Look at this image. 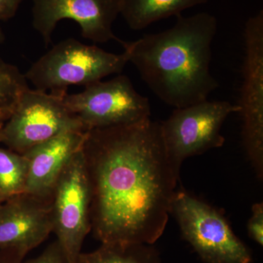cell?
<instances>
[{
    "mask_svg": "<svg viewBox=\"0 0 263 263\" xmlns=\"http://www.w3.org/2000/svg\"><path fill=\"white\" fill-rule=\"evenodd\" d=\"M26 0H0V21H7L15 16L19 7Z\"/></svg>",
    "mask_w": 263,
    "mask_h": 263,
    "instance_id": "obj_20",
    "label": "cell"
},
{
    "mask_svg": "<svg viewBox=\"0 0 263 263\" xmlns=\"http://www.w3.org/2000/svg\"><path fill=\"white\" fill-rule=\"evenodd\" d=\"M11 110H3V109H0V129L3 127V124L5 122L8 120V118L10 117V114H11Z\"/></svg>",
    "mask_w": 263,
    "mask_h": 263,
    "instance_id": "obj_21",
    "label": "cell"
},
{
    "mask_svg": "<svg viewBox=\"0 0 263 263\" xmlns=\"http://www.w3.org/2000/svg\"><path fill=\"white\" fill-rule=\"evenodd\" d=\"M22 263H71L62 246L57 240L48 246L35 258Z\"/></svg>",
    "mask_w": 263,
    "mask_h": 263,
    "instance_id": "obj_18",
    "label": "cell"
},
{
    "mask_svg": "<svg viewBox=\"0 0 263 263\" xmlns=\"http://www.w3.org/2000/svg\"><path fill=\"white\" fill-rule=\"evenodd\" d=\"M245 56L238 105L246 155L259 179L263 178V11L250 17L243 32Z\"/></svg>",
    "mask_w": 263,
    "mask_h": 263,
    "instance_id": "obj_9",
    "label": "cell"
},
{
    "mask_svg": "<svg viewBox=\"0 0 263 263\" xmlns=\"http://www.w3.org/2000/svg\"><path fill=\"white\" fill-rule=\"evenodd\" d=\"M32 25L46 46L51 42L57 24L64 19L74 21L81 35L94 43L117 41L113 24L120 14V0H32Z\"/></svg>",
    "mask_w": 263,
    "mask_h": 263,
    "instance_id": "obj_10",
    "label": "cell"
},
{
    "mask_svg": "<svg viewBox=\"0 0 263 263\" xmlns=\"http://www.w3.org/2000/svg\"><path fill=\"white\" fill-rule=\"evenodd\" d=\"M52 230L51 201L23 193L0 205V249L18 248L28 253Z\"/></svg>",
    "mask_w": 263,
    "mask_h": 263,
    "instance_id": "obj_11",
    "label": "cell"
},
{
    "mask_svg": "<svg viewBox=\"0 0 263 263\" xmlns=\"http://www.w3.org/2000/svg\"><path fill=\"white\" fill-rule=\"evenodd\" d=\"M91 189V231L105 243L155 245L163 234L180 175L160 122L86 132L82 148Z\"/></svg>",
    "mask_w": 263,
    "mask_h": 263,
    "instance_id": "obj_1",
    "label": "cell"
},
{
    "mask_svg": "<svg viewBox=\"0 0 263 263\" xmlns=\"http://www.w3.org/2000/svg\"><path fill=\"white\" fill-rule=\"evenodd\" d=\"M4 40V34H3V30H2L1 27H0V46H1L2 43H3ZM6 64L7 63H5V62L3 61V60H2L1 57H0V67H3V66H5V65H6Z\"/></svg>",
    "mask_w": 263,
    "mask_h": 263,
    "instance_id": "obj_22",
    "label": "cell"
},
{
    "mask_svg": "<svg viewBox=\"0 0 263 263\" xmlns=\"http://www.w3.org/2000/svg\"><path fill=\"white\" fill-rule=\"evenodd\" d=\"M27 254L18 248L0 249V263H22Z\"/></svg>",
    "mask_w": 263,
    "mask_h": 263,
    "instance_id": "obj_19",
    "label": "cell"
},
{
    "mask_svg": "<svg viewBox=\"0 0 263 263\" xmlns=\"http://www.w3.org/2000/svg\"><path fill=\"white\" fill-rule=\"evenodd\" d=\"M29 89L24 74L14 65L0 67V109L13 110L24 91Z\"/></svg>",
    "mask_w": 263,
    "mask_h": 263,
    "instance_id": "obj_16",
    "label": "cell"
},
{
    "mask_svg": "<svg viewBox=\"0 0 263 263\" xmlns=\"http://www.w3.org/2000/svg\"><path fill=\"white\" fill-rule=\"evenodd\" d=\"M90 208L91 189L81 149L62 171L51 197L52 232L71 263H76L91 231Z\"/></svg>",
    "mask_w": 263,
    "mask_h": 263,
    "instance_id": "obj_8",
    "label": "cell"
},
{
    "mask_svg": "<svg viewBox=\"0 0 263 263\" xmlns=\"http://www.w3.org/2000/svg\"><path fill=\"white\" fill-rule=\"evenodd\" d=\"M28 170L25 156L0 147V195L4 201L24 193Z\"/></svg>",
    "mask_w": 263,
    "mask_h": 263,
    "instance_id": "obj_15",
    "label": "cell"
},
{
    "mask_svg": "<svg viewBox=\"0 0 263 263\" xmlns=\"http://www.w3.org/2000/svg\"><path fill=\"white\" fill-rule=\"evenodd\" d=\"M62 100L86 131L130 125L151 117L149 100L140 95L124 75L97 81L77 94L67 93Z\"/></svg>",
    "mask_w": 263,
    "mask_h": 263,
    "instance_id": "obj_7",
    "label": "cell"
},
{
    "mask_svg": "<svg viewBox=\"0 0 263 263\" xmlns=\"http://www.w3.org/2000/svg\"><path fill=\"white\" fill-rule=\"evenodd\" d=\"M86 132H65L24 154L29 161L24 193L51 201L57 180L69 161L82 148Z\"/></svg>",
    "mask_w": 263,
    "mask_h": 263,
    "instance_id": "obj_12",
    "label": "cell"
},
{
    "mask_svg": "<svg viewBox=\"0 0 263 263\" xmlns=\"http://www.w3.org/2000/svg\"><path fill=\"white\" fill-rule=\"evenodd\" d=\"M176 17L171 28L122 45L154 94L180 108L205 101L219 87L210 69L217 20L205 12Z\"/></svg>",
    "mask_w": 263,
    "mask_h": 263,
    "instance_id": "obj_2",
    "label": "cell"
},
{
    "mask_svg": "<svg viewBox=\"0 0 263 263\" xmlns=\"http://www.w3.org/2000/svg\"><path fill=\"white\" fill-rule=\"evenodd\" d=\"M76 263H161V257L154 245L105 243L93 252H81Z\"/></svg>",
    "mask_w": 263,
    "mask_h": 263,
    "instance_id": "obj_14",
    "label": "cell"
},
{
    "mask_svg": "<svg viewBox=\"0 0 263 263\" xmlns=\"http://www.w3.org/2000/svg\"><path fill=\"white\" fill-rule=\"evenodd\" d=\"M239 110L238 104L206 100L175 108L168 119L160 122L164 148L176 174L180 175L181 164L188 157L224 145L221 127L230 114Z\"/></svg>",
    "mask_w": 263,
    "mask_h": 263,
    "instance_id": "obj_6",
    "label": "cell"
},
{
    "mask_svg": "<svg viewBox=\"0 0 263 263\" xmlns=\"http://www.w3.org/2000/svg\"><path fill=\"white\" fill-rule=\"evenodd\" d=\"M63 96L29 88L24 91L0 129V143L24 155L65 132H86L64 103Z\"/></svg>",
    "mask_w": 263,
    "mask_h": 263,
    "instance_id": "obj_5",
    "label": "cell"
},
{
    "mask_svg": "<svg viewBox=\"0 0 263 263\" xmlns=\"http://www.w3.org/2000/svg\"><path fill=\"white\" fill-rule=\"evenodd\" d=\"M171 214L176 218L183 238L204 262H252V252L215 208L178 189Z\"/></svg>",
    "mask_w": 263,
    "mask_h": 263,
    "instance_id": "obj_4",
    "label": "cell"
},
{
    "mask_svg": "<svg viewBox=\"0 0 263 263\" xmlns=\"http://www.w3.org/2000/svg\"><path fill=\"white\" fill-rule=\"evenodd\" d=\"M248 235L257 245H263V203L256 202L252 208V216L247 224Z\"/></svg>",
    "mask_w": 263,
    "mask_h": 263,
    "instance_id": "obj_17",
    "label": "cell"
},
{
    "mask_svg": "<svg viewBox=\"0 0 263 263\" xmlns=\"http://www.w3.org/2000/svg\"><path fill=\"white\" fill-rule=\"evenodd\" d=\"M209 0H120V15L128 27L139 31L151 24L181 14L183 10Z\"/></svg>",
    "mask_w": 263,
    "mask_h": 263,
    "instance_id": "obj_13",
    "label": "cell"
},
{
    "mask_svg": "<svg viewBox=\"0 0 263 263\" xmlns=\"http://www.w3.org/2000/svg\"><path fill=\"white\" fill-rule=\"evenodd\" d=\"M129 62L125 52L110 53L73 38L53 46L24 74L35 89L65 95L69 86H88L107 76L120 74Z\"/></svg>",
    "mask_w": 263,
    "mask_h": 263,
    "instance_id": "obj_3",
    "label": "cell"
},
{
    "mask_svg": "<svg viewBox=\"0 0 263 263\" xmlns=\"http://www.w3.org/2000/svg\"><path fill=\"white\" fill-rule=\"evenodd\" d=\"M3 202H4V200H3V197H2L1 195H0V205H2Z\"/></svg>",
    "mask_w": 263,
    "mask_h": 263,
    "instance_id": "obj_23",
    "label": "cell"
}]
</instances>
